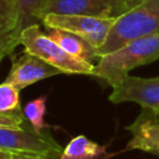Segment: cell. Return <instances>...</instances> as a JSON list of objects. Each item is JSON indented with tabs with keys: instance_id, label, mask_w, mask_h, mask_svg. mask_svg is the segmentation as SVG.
I'll use <instances>...</instances> for the list:
<instances>
[{
	"instance_id": "1",
	"label": "cell",
	"mask_w": 159,
	"mask_h": 159,
	"mask_svg": "<svg viewBox=\"0 0 159 159\" xmlns=\"http://www.w3.org/2000/svg\"><path fill=\"white\" fill-rule=\"evenodd\" d=\"M159 58V35L139 37L124 46L99 57L92 76L106 81L109 86L117 84L128 72L142 65Z\"/></svg>"
},
{
	"instance_id": "17",
	"label": "cell",
	"mask_w": 159,
	"mask_h": 159,
	"mask_svg": "<svg viewBox=\"0 0 159 159\" xmlns=\"http://www.w3.org/2000/svg\"><path fill=\"white\" fill-rule=\"evenodd\" d=\"M12 159H51L47 157H41V155H27V154H14Z\"/></svg>"
},
{
	"instance_id": "10",
	"label": "cell",
	"mask_w": 159,
	"mask_h": 159,
	"mask_svg": "<svg viewBox=\"0 0 159 159\" xmlns=\"http://www.w3.org/2000/svg\"><path fill=\"white\" fill-rule=\"evenodd\" d=\"M20 21L14 0H0V50L10 56L20 45Z\"/></svg>"
},
{
	"instance_id": "6",
	"label": "cell",
	"mask_w": 159,
	"mask_h": 159,
	"mask_svg": "<svg viewBox=\"0 0 159 159\" xmlns=\"http://www.w3.org/2000/svg\"><path fill=\"white\" fill-rule=\"evenodd\" d=\"M109 101L113 103L134 102L143 109L159 114V76L143 78L128 75L113 86Z\"/></svg>"
},
{
	"instance_id": "8",
	"label": "cell",
	"mask_w": 159,
	"mask_h": 159,
	"mask_svg": "<svg viewBox=\"0 0 159 159\" xmlns=\"http://www.w3.org/2000/svg\"><path fill=\"white\" fill-rule=\"evenodd\" d=\"M58 73L61 72L57 68L48 65L40 57L25 52V55L12 61L11 70L5 81L21 91L22 88L34 84L35 82L56 76Z\"/></svg>"
},
{
	"instance_id": "9",
	"label": "cell",
	"mask_w": 159,
	"mask_h": 159,
	"mask_svg": "<svg viewBox=\"0 0 159 159\" xmlns=\"http://www.w3.org/2000/svg\"><path fill=\"white\" fill-rule=\"evenodd\" d=\"M125 129L132 134L124 149L125 152L143 150L159 157V114L143 109L138 118Z\"/></svg>"
},
{
	"instance_id": "7",
	"label": "cell",
	"mask_w": 159,
	"mask_h": 159,
	"mask_svg": "<svg viewBox=\"0 0 159 159\" xmlns=\"http://www.w3.org/2000/svg\"><path fill=\"white\" fill-rule=\"evenodd\" d=\"M48 14L62 15H92L102 17L119 16L120 12L113 0H47L36 19Z\"/></svg>"
},
{
	"instance_id": "11",
	"label": "cell",
	"mask_w": 159,
	"mask_h": 159,
	"mask_svg": "<svg viewBox=\"0 0 159 159\" xmlns=\"http://www.w3.org/2000/svg\"><path fill=\"white\" fill-rule=\"evenodd\" d=\"M20 91L11 83H0V125L22 127L25 123L24 109L20 106Z\"/></svg>"
},
{
	"instance_id": "14",
	"label": "cell",
	"mask_w": 159,
	"mask_h": 159,
	"mask_svg": "<svg viewBox=\"0 0 159 159\" xmlns=\"http://www.w3.org/2000/svg\"><path fill=\"white\" fill-rule=\"evenodd\" d=\"M46 101H47V96L43 94V96H40L37 98L29 101L24 108L25 118L30 123V127L36 133H42L43 129L47 127L45 122Z\"/></svg>"
},
{
	"instance_id": "18",
	"label": "cell",
	"mask_w": 159,
	"mask_h": 159,
	"mask_svg": "<svg viewBox=\"0 0 159 159\" xmlns=\"http://www.w3.org/2000/svg\"><path fill=\"white\" fill-rule=\"evenodd\" d=\"M12 155H14L12 153L0 149V159H12Z\"/></svg>"
},
{
	"instance_id": "5",
	"label": "cell",
	"mask_w": 159,
	"mask_h": 159,
	"mask_svg": "<svg viewBox=\"0 0 159 159\" xmlns=\"http://www.w3.org/2000/svg\"><path fill=\"white\" fill-rule=\"evenodd\" d=\"M0 149L12 154L41 155L51 159H60L61 145L48 133H36L31 127H5L0 125Z\"/></svg>"
},
{
	"instance_id": "13",
	"label": "cell",
	"mask_w": 159,
	"mask_h": 159,
	"mask_svg": "<svg viewBox=\"0 0 159 159\" xmlns=\"http://www.w3.org/2000/svg\"><path fill=\"white\" fill-rule=\"evenodd\" d=\"M47 35L52 40H55L67 53L77 58H82L91 62L93 58L98 57L96 50L77 35L60 29H48Z\"/></svg>"
},
{
	"instance_id": "2",
	"label": "cell",
	"mask_w": 159,
	"mask_h": 159,
	"mask_svg": "<svg viewBox=\"0 0 159 159\" xmlns=\"http://www.w3.org/2000/svg\"><path fill=\"white\" fill-rule=\"evenodd\" d=\"M150 35H159V0H144L117 16L106 42L97 50V56L101 57L132 40Z\"/></svg>"
},
{
	"instance_id": "4",
	"label": "cell",
	"mask_w": 159,
	"mask_h": 159,
	"mask_svg": "<svg viewBox=\"0 0 159 159\" xmlns=\"http://www.w3.org/2000/svg\"><path fill=\"white\" fill-rule=\"evenodd\" d=\"M117 16L102 17L92 15H62L48 14L41 17L47 29H60L83 39L96 52L106 42Z\"/></svg>"
},
{
	"instance_id": "15",
	"label": "cell",
	"mask_w": 159,
	"mask_h": 159,
	"mask_svg": "<svg viewBox=\"0 0 159 159\" xmlns=\"http://www.w3.org/2000/svg\"><path fill=\"white\" fill-rule=\"evenodd\" d=\"M47 0H14L17 14H19V21H20V29L21 31L27 27L29 25H32L36 22V15L41 10V7L45 5Z\"/></svg>"
},
{
	"instance_id": "19",
	"label": "cell",
	"mask_w": 159,
	"mask_h": 159,
	"mask_svg": "<svg viewBox=\"0 0 159 159\" xmlns=\"http://www.w3.org/2000/svg\"><path fill=\"white\" fill-rule=\"evenodd\" d=\"M5 56H6V53H5L4 51H1V50H0V62H1V60H2Z\"/></svg>"
},
{
	"instance_id": "12",
	"label": "cell",
	"mask_w": 159,
	"mask_h": 159,
	"mask_svg": "<svg viewBox=\"0 0 159 159\" xmlns=\"http://www.w3.org/2000/svg\"><path fill=\"white\" fill-rule=\"evenodd\" d=\"M112 155L107 152L106 145L103 147L84 135H77L63 148L60 159H109Z\"/></svg>"
},
{
	"instance_id": "3",
	"label": "cell",
	"mask_w": 159,
	"mask_h": 159,
	"mask_svg": "<svg viewBox=\"0 0 159 159\" xmlns=\"http://www.w3.org/2000/svg\"><path fill=\"white\" fill-rule=\"evenodd\" d=\"M20 43L25 52L32 53L48 65L57 68L61 73L68 75H91L94 65L89 61L77 58L67 53L55 40L41 31L37 22L25 27L20 35Z\"/></svg>"
},
{
	"instance_id": "16",
	"label": "cell",
	"mask_w": 159,
	"mask_h": 159,
	"mask_svg": "<svg viewBox=\"0 0 159 159\" xmlns=\"http://www.w3.org/2000/svg\"><path fill=\"white\" fill-rule=\"evenodd\" d=\"M113 1H114V4L117 5V7H118V10H119V12H120V15H122V14L129 11L130 9L135 7L137 5H139V4H140L142 1H144V0H113ZM120 15H119V16H120Z\"/></svg>"
}]
</instances>
